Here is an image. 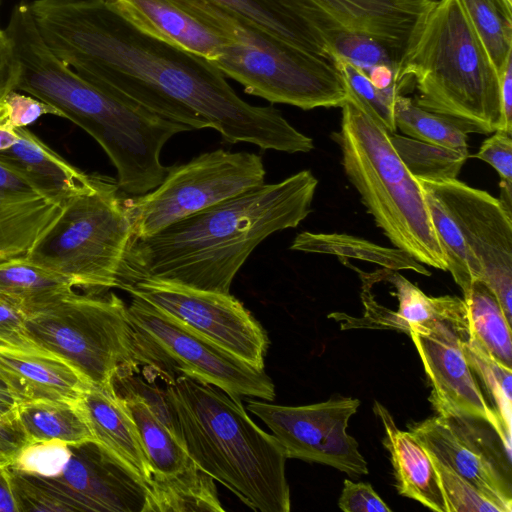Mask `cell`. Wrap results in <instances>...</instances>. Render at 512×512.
Instances as JSON below:
<instances>
[{"label":"cell","mask_w":512,"mask_h":512,"mask_svg":"<svg viewBox=\"0 0 512 512\" xmlns=\"http://www.w3.org/2000/svg\"><path fill=\"white\" fill-rule=\"evenodd\" d=\"M29 7L49 49L83 78L232 144L309 152L312 138L273 106L240 98L209 60L136 28L106 0H34Z\"/></svg>","instance_id":"6da1fadb"},{"label":"cell","mask_w":512,"mask_h":512,"mask_svg":"<svg viewBox=\"0 0 512 512\" xmlns=\"http://www.w3.org/2000/svg\"><path fill=\"white\" fill-rule=\"evenodd\" d=\"M317 185L315 176L302 170L131 240L118 288L153 279L230 293L237 272L264 239L297 227L310 214Z\"/></svg>","instance_id":"7a4b0ae2"},{"label":"cell","mask_w":512,"mask_h":512,"mask_svg":"<svg viewBox=\"0 0 512 512\" xmlns=\"http://www.w3.org/2000/svg\"><path fill=\"white\" fill-rule=\"evenodd\" d=\"M19 61L16 90L51 105L106 152L119 189L137 197L155 189L171 166L160 161L164 145L192 129L165 119L131 99L83 78L60 60L40 35L29 3L17 4L5 29Z\"/></svg>","instance_id":"3957f363"},{"label":"cell","mask_w":512,"mask_h":512,"mask_svg":"<svg viewBox=\"0 0 512 512\" xmlns=\"http://www.w3.org/2000/svg\"><path fill=\"white\" fill-rule=\"evenodd\" d=\"M163 392L175 436L200 469L254 511H290L286 453L241 398L183 374L169 377Z\"/></svg>","instance_id":"277c9868"},{"label":"cell","mask_w":512,"mask_h":512,"mask_svg":"<svg viewBox=\"0 0 512 512\" xmlns=\"http://www.w3.org/2000/svg\"><path fill=\"white\" fill-rule=\"evenodd\" d=\"M400 79L415 84L418 106L466 134L503 131L499 76L457 0L433 1L405 47Z\"/></svg>","instance_id":"5b68a950"},{"label":"cell","mask_w":512,"mask_h":512,"mask_svg":"<svg viewBox=\"0 0 512 512\" xmlns=\"http://www.w3.org/2000/svg\"><path fill=\"white\" fill-rule=\"evenodd\" d=\"M341 108L340 129L331 136L368 213L394 247L422 264L447 271L424 189L400 159L390 133L352 103L347 101Z\"/></svg>","instance_id":"8992f818"},{"label":"cell","mask_w":512,"mask_h":512,"mask_svg":"<svg viewBox=\"0 0 512 512\" xmlns=\"http://www.w3.org/2000/svg\"><path fill=\"white\" fill-rule=\"evenodd\" d=\"M177 1L230 35L221 54L210 62L225 77L240 83L246 93L303 110L342 107L348 101L344 80L331 61L280 40L207 0Z\"/></svg>","instance_id":"52a82bcc"},{"label":"cell","mask_w":512,"mask_h":512,"mask_svg":"<svg viewBox=\"0 0 512 512\" xmlns=\"http://www.w3.org/2000/svg\"><path fill=\"white\" fill-rule=\"evenodd\" d=\"M123 195L116 180L90 175L63 203L26 258L85 292L118 288L132 240Z\"/></svg>","instance_id":"ba28073f"},{"label":"cell","mask_w":512,"mask_h":512,"mask_svg":"<svg viewBox=\"0 0 512 512\" xmlns=\"http://www.w3.org/2000/svg\"><path fill=\"white\" fill-rule=\"evenodd\" d=\"M23 312L30 341L64 359L90 383H114L141 366L128 305L113 292L72 290Z\"/></svg>","instance_id":"9c48e42d"},{"label":"cell","mask_w":512,"mask_h":512,"mask_svg":"<svg viewBox=\"0 0 512 512\" xmlns=\"http://www.w3.org/2000/svg\"><path fill=\"white\" fill-rule=\"evenodd\" d=\"M131 297L128 315L141 365L166 376H189L233 397L275 399L274 383L264 368L233 355L141 298Z\"/></svg>","instance_id":"30bf717a"},{"label":"cell","mask_w":512,"mask_h":512,"mask_svg":"<svg viewBox=\"0 0 512 512\" xmlns=\"http://www.w3.org/2000/svg\"><path fill=\"white\" fill-rule=\"evenodd\" d=\"M265 168L256 153L217 149L171 166L150 192L126 199L132 240L264 184Z\"/></svg>","instance_id":"8fae6325"},{"label":"cell","mask_w":512,"mask_h":512,"mask_svg":"<svg viewBox=\"0 0 512 512\" xmlns=\"http://www.w3.org/2000/svg\"><path fill=\"white\" fill-rule=\"evenodd\" d=\"M64 469L53 477L13 472L21 511L144 512L147 484L96 441L70 446Z\"/></svg>","instance_id":"7c38bea8"},{"label":"cell","mask_w":512,"mask_h":512,"mask_svg":"<svg viewBox=\"0 0 512 512\" xmlns=\"http://www.w3.org/2000/svg\"><path fill=\"white\" fill-rule=\"evenodd\" d=\"M360 403L357 398L339 396L304 406L249 399L246 408L268 426L287 458L328 465L359 477L369 473L368 466L347 427Z\"/></svg>","instance_id":"4fadbf2b"},{"label":"cell","mask_w":512,"mask_h":512,"mask_svg":"<svg viewBox=\"0 0 512 512\" xmlns=\"http://www.w3.org/2000/svg\"><path fill=\"white\" fill-rule=\"evenodd\" d=\"M141 298L244 361L264 368L270 344L262 325L230 293L142 279L127 286Z\"/></svg>","instance_id":"5bb4252c"},{"label":"cell","mask_w":512,"mask_h":512,"mask_svg":"<svg viewBox=\"0 0 512 512\" xmlns=\"http://www.w3.org/2000/svg\"><path fill=\"white\" fill-rule=\"evenodd\" d=\"M409 335L431 386L429 401L438 415L467 416L488 423L511 456V434L484 396L463 350L469 324L434 320L411 325Z\"/></svg>","instance_id":"9a60e30c"},{"label":"cell","mask_w":512,"mask_h":512,"mask_svg":"<svg viewBox=\"0 0 512 512\" xmlns=\"http://www.w3.org/2000/svg\"><path fill=\"white\" fill-rule=\"evenodd\" d=\"M447 207L480 266L482 277L512 320V215L498 198L457 179H418Z\"/></svg>","instance_id":"2e32d148"},{"label":"cell","mask_w":512,"mask_h":512,"mask_svg":"<svg viewBox=\"0 0 512 512\" xmlns=\"http://www.w3.org/2000/svg\"><path fill=\"white\" fill-rule=\"evenodd\" d=\"M409 432L503 512H511V457L488 423L467 416L436 414L408 425Z\"/></svg>","instance_id":"e0dca14e"},{"label":"cell","mask_w":512,"mask_h":512,"mask_svg":"<svg viewBox=\"0 0 512 512\" xmlns=\"http://www.w3.org/2000/svg\"><path fill=\"white\" fill-rule=\"evenodd\" d=\"M434 0H286L309 25L323 22L405 47ZM310 27V26H309Z\"/></svg>","instance_id":"ac0fdd59"},{"label":"cell","mask_w":512,"mask_h":512,"mask_svg":"<svg viewBox=\"0 0 512 512\" xmlns=\"http://www.w3.org/2000/svg\"><path fill=\"white\" fill-rule=\"evenodd\" d=\"M353 268L362 280L361 298L364 315L360 318L343 313H332L342 322V329L369 328L392 329L409 334V328L415 324H425L434 320H446L459 324H469L467 306L463 298L444 295L431 297L396 270L380 269L381 281L390 282L395 288L393 293L398 299V309L392 311L374 299L372 285L377 282L374 273H365Z\"/></svg>","instance_id":"d6986e66"},{"label":"cell","mask_w":512,"mask_h":512,"mask_svg":"<svg viewBox=\"0 0 512 512\" xmlns=\"http://www.w3.org/2000/svg\"><path fill=\"white\" fill-rule=\"evenodd\" d=\"M0 380L16 404L47 401L78 406L90 385L74 367L51 352L3 344Z\"/></svg>","instance_id":"ffe728a7"},{"label":"cell","mask_w":512,"mask_h":512,"mask_svg":"<svg viewBox=\"0 0 512 512\" xmlns=\"http://www.w3.org/2000/svg\"><path fill=\"white\" fill-rule=\"evenodd\" d=\"M139 30L209 61L217 58L230 35L177 0H106Z\"/></svg>","instance_id":"44dd1931"},{"label":"cell","mask_w":512,"mask_h":512,"mask_svg":"<svg viewBox=\"0 0 512 512\" xmlns=\"http://www.w3.org/2000/svg\"><path fill=\"white\" fill-rule=\"evenodd\" d=\"M62 205L0 159V262L26 257Z\"/></svg>","instance_id":"7402d4cb"},{"label":"cell","mask_w":512,"mask_h":512,"mask_svg":"<svg viewBox=\"0 0 512 512\" xmlns=\"http://www.w3.org/2000/svg\"><path fill=\"white\" fill-rule=\"evenodd\" d=\"M95 441L149 485L152 473L134 420L114 383L93 384L79 401Z\"/></svg>","instance_id":"603a6c76"},{"label":"cell","mask_w":512,"mask_h":512,"mask_svg":"<svg viewBox=\"0 0 512 512\" xmlns=\"http://www.w3.org/2000/svg\"><path fill=\"white\" fill-rule=\"evenodd\" d=\"M373 410L385 430L383 445L390 453L398 493L433 511L447 512L428 451L413 434L396 426L391 413L381 403L374 401Z\"/></svg>","instance_id":"cb8c5ba5"},{"label":"cell","mask_w":512,"mask_h":512,"mask_svg":"<svg viewBox=\"0 0 512 512\" xmlns=\"http://www.w3.org/2000/svg\"><path fill=\"white\" fill-rule=\"evenodd\" d=\"M16 130L19 139L0 151V159L40 192L63 204L88 183L90 175L68 163L26 127Z\"/></svg>","instance_id":"d4e9b609"},{"label":"cell","mask_w":512,"mask_h":512,"mask_svg":"<svg viewBox=\"0 0 512 512\" xmlns=\"http://www.w3.org/2000/svg\"><path fill=\"white\" fill-rule=\"evenodd\" d=\"M121 387L125 393L119 394L134 420L152 476H172L194 464L184 446L147 400L130 387L123 384Z\"/></svg>","instance_id":"484cf974"},{"label":"cell","mask_w":512,"mask_h":512,"mask_svg":"<svg viewBox=\"0 0 512 512\" xmlns=\"http://www.w3.org/2000/svg\"><path fill=\"white\" fill-rule=\"evenodd\" d=\"M251 22L264 32L332 62L325 43L284 0H207Z\"/></svg>","instance_id":"4316f807"},{"label":"cell","mask_w":512,"mask_h":512,"mask_svg":"<svg viewBox=\"0 0 512 512\" xmlns=\"http://www.w3.org/2000/svg\"><path fill=\"white\" fill-rule=\"evenodd\" d=\"M223 512L214 479L195 463L172 476H152L144 512Z\"/></svg>","instance_id":"83f0119b"},{"label":"cell","mask_w":512,"mask_h":512,"mask_svg":"<svg viewBox=\"0 0 512 512\" xmlns=\"http://www.w3.org/2000/svg\"><path fill=\"white\" fill-rule=\"evenodd\" d=\"M291 250L358 259L390 270H411L424 276L431 272L410 254L396 247L389 248L366 239L339 233L302 232L293 240Z\"/></svg>","instance_id":"f1b7e54d"},{"label":"cell","mask_w":512,"mask_h":512,"mask_svg":"<svg viewBox=\"0 0 512 512\" xmlns=\"http://www.w3.org/2000/svg\"><path fill=\"white\" fill-rule=\"evenodd\" d=\"M16 419L28 442L57 440L69 446L95 441L78 406L47 401L17 403Z\"/></svg>","instance_id":"f546056e"},{"label":"cell","mask_w":512,"mask_h":512,"mask_svg":"<svg viewBox=\"0 0 512 512\" xmlns=\"http://www.w3.org/2000/svg\"><path fill=\"white\" fill-rule=\"evenodd\" d=\"M463 295L471 338L494 359L512 368L511 323L494 293L478 280Z\"/></svg>","instance_id":"4dcf8cb0"},{"label":"cell","mask_w":512,"mask_h":512,"mask_svg":"<svg viewBox=\"0 0 512 512\" xmlns=\"http://www.w3.org/2000/svg\"><path fill=\"white\" fill-rule=\"evenodd\" d=\"M72 290L73 286L68 281L26 257L0 262V297L23 311Z\"/></svg>","instance_id":"1f68e13d"},{"label":"cell","mask_w":512,"mask_h":512,"mask_svg":"<svg viewBox=\"0 0 512 512\" xmlns=\"http://www.w3.org/2000/svg\"><path fill=\"white\" fill-rule=\"evenodd\" d=\"M498 76L512 59V1L457 0Z\"/></svg>","instance_id":"d6a6232c"},{"label":"cell","mask_w":512,"mask_h":512,"mask_svg":"<svg viewBox=\"0 0 512 512\" xmlns=\"http://www.w3.org/2000/svg\"><path fill=\"white\" fill-rule=\"evenodd\" d=\"M423 189L432 223L446 258L447 271L463 293H466L473 282L481 281L480 266L447 207L434 193Z\"/></svg>","instance_id":"836d02e7"},{"label":"cell","mask_w":512,"mask_h":512,"mask_svg":"<svg viewBox=\"0 0 512 512\" xmlns=\"http://www.w3.org/2000/svg\"><path fill=\"white\" fill-rule=\"evenodd\" d=\"M390 140L407 169L418 179H457L469 157L468 148L453 149L390 133Z\"/></svg>","instance_id":"e575fe53"},{"label":"cell","mask_w":512,"mask_h":512,"mask_svg":"<svg viewBox=\"0 0 512 512\" xmlns=\"http://www.w3.org/2000/svg\"><path fill=\"white\" fill-rule=\"evenodd\" d=\"M393 109L396 128L407 137L453 149L468 148L467 134L454 122L421 108L411 98L397 95Z\"/></svg>","instance_id":"d590c367"},{"label":"cell","mask_w":512,"mask_h":512,"mask_svg":"<svg viewBox=\"0 0 512 512\" xmlns=\"http://www.w3.org/2000/svg\"><path fill=\"white\" fill-rule=\"evenodd\" d=\"M332 63L340 72L348 92V102L368 115L388 133H395V97L378 88L370 78L350 62L334 57Z\"/></svg>","instance_id":"8d00e7d4"},{"label":"cell","mask_w":512,"mask_h":512,"mask_svg":"<svg viewBox=\"0 0 512 512\" xmlns=\"http://www.w3.org/2000/svg\"><path fill=\"white\" fill-rule=\"evenodd\" d=\"M467 361L486 389L508 433L511 434V377L512 368L507 367L486 353L472 338L463 341Z\"/></svg>","instance_id":"74e56055"},{"label":"cell","mask_w":512,"mask_h":512,"mask_svg":"<svg viewBox=\"0 0 512 512\" xmlns=\"http://www.w3.org/2000/svg\"><path fill=\"white\" fill-rule=\"evenodd\" d=\"M60 116L51 105L12 90L0 98V151L19 139L17 128L27 127L43 115Z\"/></svg>","instance_id":"f35d334b"},{"label":"cell","mask_w":512,"mask_h":512,"mask_svg":"<svg viewBox=\"0 0 512 512\" xmlns=\"http://www.w3.org/2000/svg\"><path fill=\"white\" fill-rule=\"evenodd\" d=\"M428 453L438 475L447 512H503L469 481L455 473L431 452Z\"/></svg>","instance_id":"ab89813d"},{"label":"cell","mask_w":512,"mask_h":512,"mask_svg":"<svg viewBox=\"0 0 512 512\" xmlns=\"http://www.w3.org/2000/svg\"><path fill=\"white\" fill-rule=\"evenodd\" d=\"M71 456V448L57 440L26 444L8 466L17 473L38 477H53L65 467Z\"/></svg>","instance_id":"60d3db41"},{"label":"cell","mask_w":512,"mask_h":512,"mask_svg":"<svg viewBox=\"0 0 512 512\" xmlns=\"http://www.w3.org/2000/svg\"><path fill=\"white\" fill-rule=\"evenodd\" d=\"M472 157L491 165L500 177V198L504 207L512 210V135L497 130L480 146Z\"/></svg>","instance_id":"b9f144b4"},{"label":"cell","mask_w":512,"mask_h":512,"mask_svg":"<svg viewBox=\"0 0 512 512\" xmlns=\"http://www.w3.org/2000/svg\"><path fill=\"white\" fill-rule=\"evenodd\" d=\"M338 506L344 512H391L371 484L349 479L343 482Z\"/></svg>","instance_id":"7bdbcfd3"},{"label":"cell","mask_w":512,"mask_h":512,"mask_svg":"<svg viewBox=\"0 0 512 512\" xmlns=\"http://www.w3.org/2000/svg\"><path fill=\"white\" fill-rule=\"evenodd\" d=\"M0 344L38 348L28 338L24 326V312L16 304L0 297Z\"/></svg>","instance_id":"ee69618b"},{"label":"cell","mask_w":512,"mask_h":512,"mask_svg":"<svg viewBox=\"0 0 512 512\" xmlns=\"http://www.w3.org/2000/svg\"><path fill=\"white\" fill-rule=\"evenodd\" d=\"M20 75L19 61L6 31L0 28V98L16 90Z\"/></svg>","instance_id":"f6af8a7d"},{"label":"cell","mask_w":512,"mask_h":512,"mask_svg":"<svg viewBox=\"0 0 512 512\" xmlns=\"http://www.w3.org/2000/svg\"><path fill=\"white\" fill-rule=\"evenodd\" d=\"M500 99L504 121L503 131L512 135V59L499 76Z\"/></svg>","instance_id":"bcb514c9"},{"label":"cell","mask_w":512,"mask_h":512,"mask_svg":"<svg viewBox=\"0 0 512 512\" xmlns=\"http://www.w3.org/2000/svg\"><path fill=\"white\" fill-rule=\"evenodd\" d=\"M0 511H20L8 466L0 467Z\"/></svg>","instance_id":"7dc6e473"},{"label":"cell","mask_w":512,"mask_h":512,"mask_svg":"<svg viewBox=\"0 0 512 512\" xmlns=\"http://www.w3.org/2000/svg\"><path fill=\"white\" fill-rule=\"evenodd\" d=\"M510 1H512V0H510Z\"/></svg>","instance_id":"c3c4849f"}]
</instances>
